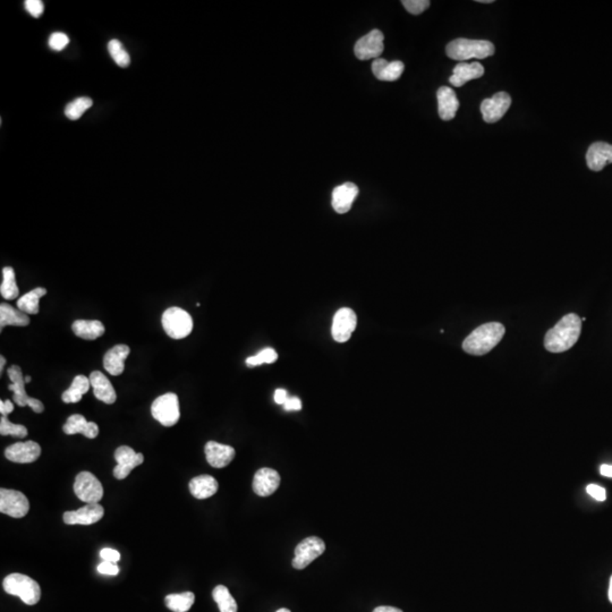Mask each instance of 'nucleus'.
Instances as JSON below:
<instances>
[{"instance_id":"nucleus-1","label":"nucleus","mask_w":612,"mask_h":612,"mask_svg":"<svg viewBox=\"0 0 612 612\" xmlns=\"http://www.w3.org/2000/svg\"><path fill=\"white\" fill-rule=\"evenodd\" d=\"M582 320L577 314H567L546 333L544 347L550 353H564L571 349L581 336Z\"/></svg>"},{"instance_id":"nucleus-2","label":"nucleus","mask_w":612,"mask_h":612,"mask_svg":"<svg viewBox=\"0 0 612 612\" xmlns=\"http://www.w3.org/2000/svg\"><path fill=\"white\" fill-rule=\"evenodd\" d=\"M505 335V326L499 322L482 324L471 333L463 342V349L467 354L485 355L496 347Z\"/></svg>"},{"instance_id":"nucleus-3","label":"nucleus","mask_w":612,"mask_h":612,"mask_svg":"<svg viewBox=\"0 0 612 612\" xmlns=\"http://www.w3.org/2000/svg\"><path fill=\"white\" fill-rule=\"evenodd\" d=\"M496 51L494 44L488 40H471V39H456L449 42L446 47V54L449 58L459 62L476 58L484 59L493 56Z\"/></svg>"},{"instance_id":"nucleus-4","label":"nucleus","mask_w":612,"mask_h":612,"mask_svg":"<svg viewBox=\"0 0 612 612\" xmlns=\"http://www.w3.org/2000/svg\"><path fill=\"white\" fill-rule=\"evenodd\" d=\"M3 586L6 593L19 597L28 606H35L40 601V585L26 575L19 573L8 575L3 579Z\"/></svg>"},{"instance_id":"nucleus-5","label":"nucleus","mask_w":612,"mask_h":612,"mask_svg":"<svg viewBox=\"0 0 612 612\" xmlns=\"http://www.w3.org/2000/svg\"><path fill=\"white\" fill-rule=\"evenodd\" d=\"M163 328L173 340H183L189 336L193 330V319L185 310L173 306L163 312Z\"/></svg>"},{"instance_id":"nucleus-6","label":"nucleus","mask_w":612,"mask_h":612,"mask_svg":"<svg viewBox=\"0 0 612 612\" xmlns=\"http://www.w3.org/2000/svg\"><path fill=\"white\" fill-rule=\"evenodd\" d=\"M151 414L163 427H174L180 418L178 396L168 393L158 397L151 406Z\"/></svg>"},{"instance_id":"nucleus-7","label":"nucleus","mask_w":612,"mask_h":612,"mask_svg":"<svg viewBox=\"0 0 612 612\" xmlns=\"http://www.w3.org/2000/svg\"><path fill=\"white\" fill-rule=\"evenodd\" d=\"M7 374H8L10 381H12V383L8 386V389L14 393L13 398L16 405H19V407L30 406L35 413H38V414L39 413H42L44 411V406L42 402L37 398H31L26 393V378H23L21 367L19 365H13V367H10L8 369Z\"/></svg>"},{"instance_id":"nucleus-8","label":"nucleus","mask_w":612,"mask_h":612,"mask_svg":"<svg viewBox=\"0 0 612 612\" xmlns=\"http://www.w3.org/2000/svg\"><path fill=\"white\" fill-rule=\"evenodd\" d=\"M74 492L83 503H99L104 497V488L95 475L85 471L76 476Z\"/></svg>"},{"instance_id":"nucleus-9","label":"nucleus","mask_w":612,"mask_h":612,"mask_svg":"<svg viewBox=\"0 0 612 612\" xmlns=\"http://www.w3.org/2000/svg\"><path fill=\"white\" fill-rule=\"evenodd\" d=\"M326 551V544L317 537H306L299 542L295 548V558L293 559V567L296 569H304L312 562L324 555Z\"/></svg>"},{"instance_id":"nucleus-10","label":"nucleus","mask_w":612,"mask_h":612,"mask_svg":"<svg viewBox=\"0 0 612 612\" xmlns=\"http://www.w3.org/2000/svg\"><path fill=\"white\" fill-rule=\"evenodd\" d=\"M30 503L26 494L16 490H0V512L13 518L28 515Z\"/></svg>"},{"instance_id":"nucleus-11","label":"nucleus","mask_w":612,"mask_h":612,"mask_svg":"<svg viewBox=\"0 0 612 612\" xmlns=\"http://www.w3.org/2000/svg\"><path fill=\"white\" fill-rule=\"evenodd\" d=\"M383 40L384 37L380 30H372L355 44V56L360 60L378 59L383 53Z\"/></svg>"},{"instance_id":"nucleus-12","label":"nucleus","mask_w":612,"mask_h":612,"mask_svg":"<svg viewBox=\"0 0 612 612\" xmlns=\"http://www.w3.org/2000/svg\"><path fill=\"white\" fill-rule=\"evenodd\" d=\"M116 467L113 468V476L117 480H124L129 473L145 462V456L136 452L134 449L129 446H120L115 452Z\"/></svg>"},{"instance_id":"nucleus-13","label":"nucleus","mask_w":612,"mask_h":612,"mask_svg":"<svg viewBox=\"0 0 612 612\" xmlns=\"http://www.w3.org/2000/svg\"><path fill=\"white\" fill-rule=\"evenodd\" d=\"M512 104V98L507 92H498L490 99H485L481 104V113L484 122L493 124L499 122Z\"/></svg>"},{"instance_id":"nucleus-14","label":"nucleus","mask_w":612,"mask_h":612,"mask_svg":"<svg viewBox=\"0 0 612 612\" xmlns=\"http://www.w3.org/2000/svg\"><path fill=\"white\" fill-rule=\"evenodd\" d=\"M358 324V317L352 308H342L333 317V340L337 342H349L354 333Z\"/></svg>"},{"instance_id":"nucleus-15","label":"nucleus","mask_w":612,"mask_h":612,"mask_svg":"<svg viewBox=\"0 0 612 612\" xmlns=\"http://www.w3.org/2000/svg\"><path fill=\"white\" fill-rule=\"evenodd\" d=\"M104 509L99 503H86L84 507L66 512L63 515V521L67 525H92L104 517Z\"/></svg>"},{"instance_id":"nucleus-16","label":"nucleus","mask_w":612,"mask_h":612,"mask_svg":"<svg viewBox=\"0 0 612 612\" xmlns=\"http://www.w3.org/2000/svg\"><path fill=\"white\" fill-rule=\"evenodd\" d=\"M41 455V447L35 441L16 443L7 447L5 457L8 461L17 464H30L37 461Z\"/></svg>"},{"instance_id":"nucleus-17","label":"nucleus","mask_w":612,"mask_h":612,"mask_svg":"<svg viewBox=\"0 0 612 612\" xmlns=\"http://www.w3.org/2000/svg\"><path fill=\"white\" fill-rule=\"evenodd\" d=\"M280 485V475L272 468H261L253 479V491L258 496L269 497L276 492Z\"/></svg>"},{"instance_id":"nucleus-18","label":"nucleus","mask_w":612,"mask_h":612,"mask_svg":"<svg viewBox=\"0 0 612 612\" xmlns=\"http://www.w3.org/2000/svg\"><path fill=\"white\" fill-rule=\"evenodd\" d=\"M209 464L214 468L226 467L235 458V449L216 441H209L204 448Z\"/></svg>"},{"instance_id":"nucleus-19","label":"nucleus","mask_w":612,"mask_h":612,"mask_svg":"<svg viewBox=\"0 0 612 612\" xmlns=\"http://www.w3.org/2000/svg\"><path fill=\"white\" fill-rule=\"evenodd\" d=\"M358 187L354 183H345L333 191V207L337 214H347L352 209L353 202L358 198Z\"/></svg>"},{"instance_id":"nucleus-20","label":"nucleus","mask_w":612,"mask_h":612,"mask_svg":"<svg viewBox=\"0 0 612 612\" xmlns=\"http://www.w3.org/2000/svg\"><path fill=\"white\" fill-rule=\"evenodd\" d=\"M586 163L591 170L601 171L612 163V145L606 142L593 143L587 150Z\"/></svg>"},{"instance_id":"nucleus-21","label":"nucleus","mask_w":612,"mask_h":612,"mask_svg":"<svg viewBox=\"0 0 612 612\" xmlns=\"http://www.w3.org/2000/svg\"><path fill=\"white\" fill-rule=\"evenodd\" d=\"M89 379H90L91 387L93 388L95 398L104 402V404H108V405H111L116 402L117 395L115 388L102 372L93 371L90 374Z\"/></svg>"},{"instance_id":"nucleus-22","label":"nucleus","mask_w":612,"mask_h":612,"mask_svg":"<svg viewBox=\"0 0 612 612\" xmlns=\"http://www.w3.org/2000/svg\"><path fill=\"white\" fill-rule=\"evenodd\" d=\"M436 98L440 118L446 122L454 120L459 109V100L455 91L448 86H441L436 92Z\"/></svg>"},{"instance_id":"nucleus-23","label":"nucleus","mask_w":612,"mask_h":612,"mask_svg":"<svg viewBox=\"0 0 612 612\" xmlns=\"http://www.w3.org/2000/svg\"><path fill=\"white\" fill-rule=\"evenodd\" d=\"M63 431L68 436L81 434L89 439H95L99 434V427L95 422L86 421V418L81 414H74L67 418L64 424Z\"/></svg>"},{"instance_id":"nucleus-24","label":"nucleus","mask_w":612,"mask_h":612,"mask_svg":"<svg viewBox=\"0 0 612 612\" xmlns=\"http://www.w3.org/2000/svg\"><path fill=\"white\" fill-rule=\"evenodd\" d=\"M484 75V67L480 63H461L456 65L452 77L449 79L450 84L461 88L472 80L480 79Z\"/></svg>"},{"instance_id":"nucleus-25","label":"nucleus","mask_w":612,"mask_h":612,"mask_svg":"<svg viewBox=\"0 0 612 612\" xmlns=\"http://www.w3.org/2000/svg\"><path fill=\"white\" fill-rule=\"evenodd\" d=\"M404 69H405V65L399 60L387 62L383 58H378V59H374L372 63V72H373L374 76L380 81H397L404 73Z\"/></svg>"},{"instance_id":"nucleus-26","label":"nucleus","mask_w":612,"mask_h":612,"mask_svg":"<svg viewBox=\"0 0 612 612\" xmlns=\"http://www.w3.org/2000/svg\"><path fill=\"white\" fill-rule=\"evenodd\" d=\"M131 349L127 345H116L109 349L104 358V367L111 375H120L125 370V360Z\"/></svg>"},{"instance_id":"nucleus-27","label":"nucleus","mask_w":612,"mask_h":612,"mask_svg":"<svg viewBox=\"0 0 612 612\" xmlns=\"http://www.w3.org/2000/svg\"><path fill=\"white\" fill-rule=\"evenodd\" d=\"M189 492L196 499H207L217 493V480L211 475H200L192 479L189 484Z\"/></svg>"},{"instance_id":"nucleus-28","label":"nucleus","mask_w":612,"mask_h":612,"mask_svg":"<svg viewBox=\"0 0 612 612\" xmlns=\"http://www.w3.org/2000/svg\"><path fill=\"white\" fill-rule=\"evenodd\" d=\"M73 333L84 340H95L104 336L106 328L100 321L98 320H76L72 324Z\"/></svg>"},{"instance_id":"nucleus-29","label":"nucleus","mask_w":612,"mask_h":612,"mask_svg":"<svg viewBox=\"0 0 612 612\" xmlns=\"http://www.w3.org/2000/svg\"><path fill=\"white\" fill-rule=\"evenodd\" d=\"M30 324V319L24 312L16 310L12 305L0 304V330L7 326H26Z\"/></svg>"},{"instance_id":"nucleus-30","label":"nucleus","mask_w":612,"mask_h":612,"mask_svg":"<svg viewBox=\"0 0 612 612\" xmlns=\"http://www.w3.org/2000/svg\"><path fill=\"white\" fill-rule=\"evenodd\" d=\"M91 388V382L90 379L85 375H76L73 380L72 384L68 389L64 391L62 395V400L65 404H75V402H81L82 397L84 393H88Z\"/></svg>"},{"instance_id":"nucleus-31","label":"nucleus","mask_w":612,"mask_h":612,"mask_svg":"<svg viewBox=\"0 0 612 612\" xmlns=\"http://www.w3.org/2000/svg\"><path fill=\"white\" fill-rule=\"evenodd\" d=\"M46 294H47V289L44 287L33 289L17 299V308L19 311L24 312L26 314H38L39 310H40L39 302H40L41 297H44Z\"/></svg>"},{"instance_id":"nucleus-32","label":"nucleus","mask_w":612,"mask_h":612,"mask_svg":"<svg viewBox=\"0 0 612 612\" xmlns=\"http://www.w3.org/2000/svg\"><path fill=\"white\" fill-rule=\"evenodd\" d=\"M166 606L174 612H187L194 604L195 595L192 592L167 595Z\"/></svg>"},{"instance_id":"nucleus-33","label":"nucleus","mask_w":612,"mask_h":612,"mask_svg":"<svg viewBox=\"0 0 612 612\" xmlns=\"http://www.w3.org/2000/svg\"><path fill=\"white\" fill-rule=\"evenodd\" d=\"M0 294L3 299L12 301L19 295V286L16 284L15 271L12 267L3 269V281L0 286Z\"/></svg>"},{"instance_id":"nucleus-34","label":"nucleus","mask_w":612,"mask_h":612,"mask_svg":"<svg viewBox=\"0 0 612 612\" xmlns=\"http://www.w3.org/2000/svg\"><path fill=\"white\" fill-rule=\"evenodd\" d=\"M212 597L219 606L220 612H237V603L226 586L218 585L214 587Z\"/></svg>"},{"instance_id":"nucleus-35","label":"nucleus","mask_w":612,"mask_h":612,"mask_svg":"<svg viewBox=\"0 0 612 612\" xmlns=\"http://www.w3.org/2000/svg\"><path fill=\"white\" fill-rule=\"evenodd\" d=\"M92 104H93V102H92L90 98H77V99H75V100L72 101V102H69V104H67L66 108H65V115H66L68 120H80L82 115H83L89 108H91Z\"/></svg>"},{"instance_id":"nucleus-36","label":"nucleus","mask_w":612,"mask_h":612,"mask_svg":"<svg viewBox=\"0 0 612 612\" xmlns=\"http://www.w3.org/2000/svg\"><path fill=\"white\" fill-rule=\"evenodd\" d=\"M108 51H109L110 56L113 58V62L118 66L122 67V68L129 66V63H131V57H129V53L126 51L124 46L120 44V41L116 40V39L109 41Z\"/></svg>"},{"instance_id":"nucleus-37","label":"nucleus","mask_w":612,"mask_h":612,"mask_svg":"<svg viewBox=\"0 0 612 612\" xmlns=\"http://www.w3.org/2000/svg\"><path fill=\"white\" fill-rule=\"evenodd\" d=\"M0 434L22 438L23 439L28 436V429L22 424L12 423L7 416H1L0 418Z\"/></svg>"},{"instance_id":"nucleus-38","label":"nucleus","mask_w":612,"mask_h":612,"mask_svg":"<svg viewBox=\"0 0 612 612\" xmlns=\"http://www.w3.org/2000/svg\"><path fill=\"white\" fill-rule=\"evenodd\" d=\"M278 360V354L276 351L272 349H266L261 351L254 356H251L246 360V364L248 367H258L262 364H271Z\"/></svg>"},{"instance_id":"nucleus-39","label":"nucleus","mask_w":612,"mask_h":612,"mask_svg":"<svg viewBox=\"0 0 612 612\" xmlns=\"http://www.w3.org/2000/svg\"><path fill=\"white\" fill-rule=\"evenodd\" d=\"M402 3L407 10V12L413 14V15H420V14L425 12L431 5L429 0H404V1H402Z\"/></svg>"},{"instance_id":"nucleus-40","label":"nucleus","mask_w":612,"mask_h":612,"mask_svg":"<svg viewBox=\"0 0 612 612\" xmlns=\"http://www.w3.org/2000/svg\"><path fill=\"white\" fill-rule=\"evenodd\" d=\"M69 44V38L63 32H55L49 38V47L55 51L63 50Z\"/></svg>"},{"instance_id":"nucleus-41","label":"nucleus","mask_w":612,"mask_h":612,"mask_svg":"<svg viewBox=\"0 0 612 612\" xmlns=\"http://www.w3.org/2000/svg\"><path fill=\"white\" fill-rule=\"evenodd\" d=\"M24 5H26V10H28V14L35 19H38L44 13V1H41V0H26Z\"/></svg>"},{"instance_id":"nucleus-42","label":"nucleus","mask_w":612,"mask_h":612,"mask_svg":"<svg viewBox=\"0 0 612 612\" xmlns=\"http://www.w3.org/2000/svg\"><path fill=\"white\" fill-rule=\"evenodd\" d=\"M586 491L591 497H593L594 499L597 501H604L606 499V490L602 487L597 485V484H590L587 485Z\"/></svg>"},{"instance_id":"nucleus-43","label":"nucleus","mask_w":612,"mask_h":612,"mask_svg":"<svg viewBox=\"0 0 612 612\" xmlns=\"http://www.w3.org/2000/svg\"><path fill=\"white\" fill-rule=\"evenodd\" d=\"M98 571L100 574L115 576L120 573V567L117 566V564H113V562H102L100 565L98 566Z\"/></svg>"},{"instance_id":"nucleus-44","label":"nucleus","mask_w":612,"mask_h":612,"mask_svg":"<svg viewBox=\"0 0 612 612\" xmlns=\"http://www.w3.org/2000/svg\"><path fill=\"white\" fill-rule=\"evenodd\" d=\"M100 556L104 562H113V564H117L120 560V553L117 550L110 549V548H104L101 550Z\"/></svg>"},{"instance_id":"nucleus-45","label":"nucleus","mask_w":612,"mask_h":612,"mask_svg":"<svg viewBox=\"0 0 612 612\" xmlns=\"http://www.w3.org/2000/svg\"><path fill=\"white\" fill-rule=\"evenodd\" d=\"M284 408H285L286 411H301V399L297 398V397H290V398L287 399Z\"/></svg>"},{"instance_id":"nucleus-46","label":"nucleus","mask_w":612,"mask_h":612,"mask_svg":"<svg viewBox=\"0 0 612 612\" xmlns=\"http://www.w3.org/2000/svg\"><path fill=\"white\" fill-rule=\"evenodd\" d=\"M14 411V404L12 402V400L10 399H7V400H1L0 402V413H1V416H8V415Z\"/></svg>"},{"instance_id":"nucleus-47","label":"nucleus","mask_w":612,"mask_h":612,"mask_svg":"<svg viewBox=\"0 0 612 612\" xmlns=\"http://www.w3.org/2000/svg\"><path fill=\"white\" fill-rule=\"evenodd\" d=\"M288 395H287V391L285 389H277L275 391V402L277 404H279V405H285V402H287V399H288Z\"/></svg>"},{"instance_id":"nucleus-48","label":"nucleus","mask_w":612,"mask_h":612,"mask_svg":"<svg viewBox=\"0 0 612 612\" xmlns=\"http://www.w3.org/2000/svg\"><path fill=\"white\" fill-rule=\"evenodd\" d=\"M600 473L603 476L606 477H612V465H602L601 467H600Z\"/></svg>"},{"instance_id":"nucleus-49","label":"nucleus","mask_w":612,"mask_h":612,"mask_svg":"<svg viewBox=\"0 0 612 612\" xmlns=\"http://www.w3.org/2000/svg\"><path fill=\"white\" fill-rule=\"evenodd\" d=\"M373 612H402V610L398 609V608H393V606H378L375 609L373 610Z\"/></svg>"},{"instance_id":"nucleus-50","label":"nucleus","mask_w":612,"mask_h":612,"mask_svg":"<svg viewBox=\"0 0 612 612\" xmlns=\"http://www.w3.org/2000/svg\"><path fill=\"white\" fill-rule=\"evenodd\" d=\"M0 362H1V364H0V373H3V367L6 364V358H3V355L0 356Z\"/></svg>"},{"instance_id":"nucleus-51","label":"nucleus","mask_w":612,"mask_h":612,"mask_svg":"<svg viewBox=\"0 0 612 612\" xmlns=\"http://www.w3.org/2000/svg\"><path fill=\"white\" fill-rule=\"evenodd\" d=\"M608 595H609L610 602L612 603V576L611 579H610L609 592H608Z\"/></svg>"},{"instance_id":"nucleus-52","label":"nucleus","mask_w":612,"mask_h":612,"mask_svg":"<svg viewBox=\"0 0 612 612\" xmlns=\"http://www.w3.org/2000/svg\"><path fill=\"white\" fill-rule=\"evenodd\" d=\"M477 3H492L493 0H477Z\"/></svg>"},{"instance_id":"nucleus-53","label":"nucleus","mask_w":612,"mask_h":612,"mask_svg":"<svg viewBox=\"0 0 612 612\" xmlns=\"http://www.w3.org/2000/svg\"><path fill=\"white\" fill-rule=\"evenodd\" d=\"M277 612H292L290 610L286 609V608H281V609L278 610Z\"/></svg>"},{"instance_id":"nucleus-54","label":"nucleus","mask_w":612,"mask_h":612,"mask_svg":"<svg viewBox=\"0 0 612 612\" xmlns=\"http://www.w3.org/2000/svg\"><path fill=\"white\" fill-rule=\"evenodd\" d=\"M26 383H30V382H31V377H30V375H26Z\"/></svg>"}]
</instances>
